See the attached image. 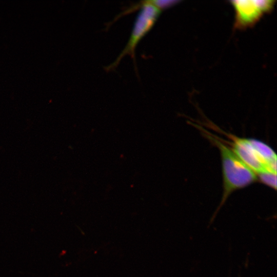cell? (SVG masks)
I'll list each match as a JSON object with an SVG mask.
<instances>
[{"mask_svg":"<svg viewBox=\"0 0 277 277\" xmlns=\"http://www.w3.org/2000/svg\"><path fill=\"white\" fill-rule=\"evenodd\" d=\"M219 149L222 162L223 192L221 201L210 221L212 223L221 208L234 191L245 188L258 181L256 174L236 155L223 139L194 125Z\"/></svg>","mask_w":277,"mask_h":277,"instance_id":"obj_1","label":"cell"},{"mask_svg":"<svg viewBox=\"0 0 277 277\" xmlns=\"http://www.w3.org/2000/svg\"><path fill=\"white\" fill-rule=\"evenodd\" d=\"M228 140H223L256 175L276 174V155L267 144L259 140L240 137L218 129Z\"/></svg>","mask_w":277,"mask_h":277,"instance_id":"obj_2","label":"cell"},{"mask_svg":"<svg viewBox=\"0 0 277 277\" xmlns=\"http://www.w3.org/2000/svg\"><path fill=\"white\" fill-rule=\"evenodd\" d=\"M140 4V10L136 17L127 43L116 60L105 68L106 70L109 71L115 69L126 55L131 56L135 67L136 66V48L141 41L153 27L162 12L155 5V0L141 1Z\"/></svg>","mask_w":277,"mask_h":277,"instance_id":"obj_3","label":"cell"},{"mask_svg":"<svg viewBox=\"0 0 277 277\" xmlns=\"http://www.w3.org/2000/svg\"><path fill=\"white\" fill-rule=\"evenodd\" d=\"M230 2L235 12L234 27L242 30L251 27L265 14L271 12L275 2L271 0H235Z\"/></svg>","mask_w":277,"mask_h":277,"instance_id":"obj_4","label":"cell"}]
</instances>
